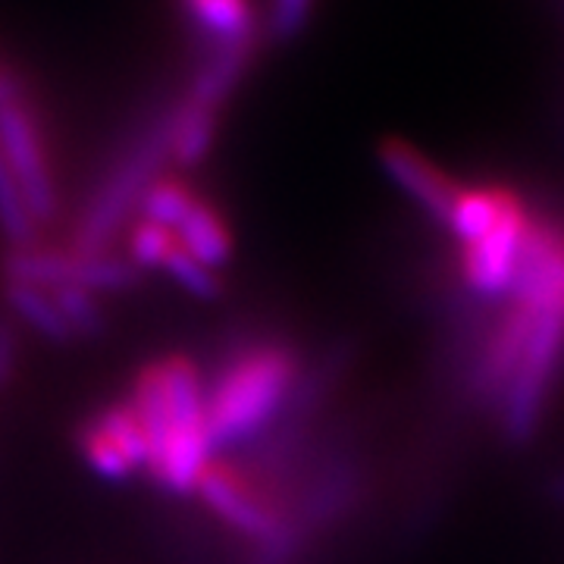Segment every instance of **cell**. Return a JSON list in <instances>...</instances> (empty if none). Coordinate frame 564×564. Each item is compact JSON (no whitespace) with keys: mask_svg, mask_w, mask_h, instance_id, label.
Segmentation results:
<instances>
[{"mask_svg":"<svg viewBox=\"0 0 564 564\" xmlns=\"http://www.w3.org/2000/svg\"><path fill=\"white\" fill-rule=\"evenodd\" d=\"M173 232H176V245H180L182 251L192 254L195 261L204 263V267L214 270V273H217L223 263L229 261V254H232L229 232H226V226H223L220 214H217L210 204H192V210L182 217V223Z\"/></svg>","mask_w":564,"mask_h":564,"instance_id":"cell-12","label":"cell"},{"mask_svg":"<svg viewBox=\"0 0 564 564\" xmlns=\"http://www.w3.org/2000/svg\"><path fill=\"white\" fill-rule=\"evenodd\" d=\"M166 158H173V110L151 122L95 188L73 229V254L95 258L117 239L126 217L158 182Z\"/></svg>","mask_w":564,"mask_h":564,"instance_id":"cell-2","label":"cell"},{"mask_svg":"<svg viewBox=\"0 0 564 564\" xmlns=\"http://www.w3.org/2000/svg\"><path fill=\"white\" fill-rule=\"evenodd\" d=\"M364 489H367V464L361 455L351 445H333L304 477L289 514L314 540L323 530L343 524L361 502Z\"/></svg>","mask_w":564,"mask_h":564,"instance_id":"cell-4","label":"cell"},{"mask_svg":"<svg viewBox=\"0 0 564 564\" xmlns=\"http://www.w3.org/2000/svg\"><path fill=\"white\" fill-rule=\"evenodd\" d=\"M0 154L22 188V198L29 204L35 223L51 220L57 210V195L47 173L44 144H41V132L32 113L22 107L17 95L0 104Z\"/></svg>","mask_w":564,"mask_h":564,"instance_id":"cell-7","label":"cell"},{"mask_svg":"<svg viewBox=\"0 0 564 564\" xmlns=\"http://www.w3.org/2000/svg\"><path fill=\"white\" fill-rule=\"evenodd\" d=\"M51 299L57 304V311H61L63 323H66L73 339H98L107 329L101 304L95 302L91 292H85L79 285H63V289L51 292Z\"/></svg>","mask_w":564,"mask_h":564,"instance_id":"cell-18","label":"cell"},{"mask_svg":"<svg viewBox=\"0 0 564 564\" xmlns=\"http://www.w3.org/2000/svg\"><path fill=\"white\" fill-rule=\"evenodd\" d=\"M176 248V239H173V232L170 229H161V226H154V223H141L139 229L132 232V245H129V251H132V263L135 267H163L166 261V254Z\"/></svg>","mask_w":564,"mask_h":564,"instance_id":"cell-22","label":"cell"},{"mask_svg":"<svg viewBox=\"0 0 564 564\" xmlns=\"http://www.w3.org/2000/svg\"><path fill=\"white\" fill-rule=\"evenodd\" d=\"M163 270L180 282L185 292H192L195 299H217L220 295V280L214 270H207L204 263H198L192 254H185L180 245L166 254Z\"/></svg>","mask_w":564,"mask_h":564,"instance_id":"cell-21","label":"cell"},{"mask_svg":"<svg viewBox=\"0 0 564 564\" xmlns=\"http://www.w3.org/2000/svg\"><path fill=\"white\" fill-rule=\"evenodd\" d=\"M549 496H552L555 502L564 505V474H555V477L549 480Z\"/></svg>","mask_w":564,"mask_h":564,"instance_id":"cell-25","label":"cell"},{"mask_svg":"<svg viewBox=\"0 0 564 564\" xmlns=\"http://www.w3.org/2000/svg\"><path fill=\"white\" fill-rule=\"evenodd\" d=\"M79 445L85 462L91 464L104 480H126L132 474V464L122 458L120 452L113 448V443L104 436L101 430L95 423H85L79 433Z\"/></svg>","mask_w":564,"mask_h":564,"instance_id":"cell-20","label":"cell"},{"mask_svg":"<svg viewBox=\"0 0 564 564\" xmlns=\"http://www.w3.org/2000/svg\"><path fill=\"white\" fill-rule=\"evenodd\" d=\"M527 223H530V202L524 195H518L480 242L458 251L455 289L462 295H467L470 302L486 304V307L502 302L508 285H511V276H514V267H518Z\"/></svg>","mask_w":564,"mask_h":564,"instance_id":"cell-5","label":"cell"},{"mask_svg":"<svg viewBox=\"0 0 564 564\" xmlns=\"http://www.w3.org/2000/svg\"><path fill=\"white\" fill-rule=\"evenodd\" d=\"M170 404V443L154 462V477L170 492H195L204 470L210 467V440H207V392L195 364L170 358L158 364Z\"/></svg>","mask_w":564,"mask_h":564,"instance_id":"cell-3","label":"cell"},{"mask_svg":"<svg viewBox=\"0 0 564 564\" xmlns=\"http://www.w3.org/2000/svg\"><path fill=\"white\" fill-rule=\"evenodd\" d=\"M302 370V358L285 343H254L226 364L217 386L207 392V440L210 452L248 443L267 433L292 383Z\"/></svg>","mask_w":564,"mask_h":564,"instance_id":"cell-1","label":"cell"},{"mask_svg":"<svg viewBox=\"0 0 564 564\" xmlns=\"http://www.w3.org/2000/svg\"><path fill=\"white\" fill-rule=\"evenodd\" d=\"M311 3L314 0H270V10H267V32H270V39H295L304 29L307 17H311Z\"/></svg>","mask_w":564,"mask_h":564,"instance_id":"cell-23","label":"cell"},{"mask_svg":"<svg viewBox=\"0 0 564 564\" xmlns=\"http://www.w3.org/2000/svg\"><path fill=\"white\" fill-rule=\"evenodd\" d=\"M91 423H95L104 436L113 443V448L120 452L122 458L132 464V470L151 464V448H148V440H144V433H141L139 417L132 414V408H129V404L104 408L101 414H98Z\"/></svg>","mask_w":564,"mask_h":564,"instance_id":"cell-16","label":"cell"},{"mask_svg":"<svg viewBox=\"0 0 564 564\" xmlns=\"http://www.w3.org/2000/svg\"><path fill=\"white\" fill-rule=\"evenodd\" d=\"M35 217L29 210V204L22 198V188L13 180L10 166L0 154V232L10 239L13 251L17 248H32L35 242Z\"/></svg>","mask_w":564,"mask_h":564,"instance_id":"cell-17","label":"cell"},{"mask_svg":"<svg viewBox=\"0 0 564 564\" xmlns=\"http://www.w3.org/2000/svg\"><path fill=\"white\" fill-rule=\"evenodd\" d=\"M7 282L35 285L54 292L63 285H79L85 292H122L139 282V267L120 258H82V254H61V251H39V248H17L3 261Z\"/></svg>","mask_w":564,"mask_h":564,"instance_id":"cell-6","label":"cell"},{"mask_svg":"<svg viewBox=\"0 0 564 564\" xmlns=\"http://www.w3.org/2000/svg\"><path fill=\"white\" fill-rule=\"evenodd\" d=\"M7 304L20 314L22 321L29 323L35 333H41L51 343H69V329L63 323L57 304L51 299V292L35 289V285H20V282H7Z\"/></svg>","mask_w":564,"mask_h":564,"instance_id":"cell-15","label":"cell"},{"mask_svg":"<svg viewBox=\"0 0 564 564\" xmlns=\"http://www.w3.org/2000/svg\"><path fill=\"white\" fill-rule=\"evenodd\" d=\"M192 204H195V198H192V192L182 182L158 180L148 188V195L141 198L139 210L144 223H154V226L173 232L182 223V217L192 210Z\"/></svg>","mask_w":564,"mask_h":564,"instance_id":"cell-19","label":"cell"},{"mask_svg":"<svg viewBox=\"0 0 564 564\" xmlns=\"http://www.w3.org/2000/svg\"><path fill=\"white\" fill-rule=\"evenodd\" d=\"M217 132V110L185 101L173 110V158L182 166H195L207 158Z\"/></svg>","mask_w":564,"mask_h":564,"instance_id":"cell-14","label":"cell"},{"mask_svg":"<svg viewBox=\"0 0 564 564\" xmlns=\"http://www.w3.org/2000/svg\"><path fill=\"white\" fill-rule=\"evenodd\" d=\"M248 61H251V47H220V51H214L210 61L204 63L198 76L192 79L188 101L217 110L226 101V95L236 88V82L242 79Z\"/></svg>","mask_w":564,"mask_h":564,"instance_id":"cell-13","label":"cell"},{"mask_svg":"<svg viewBox=\"0 0 564 564\" xmlns=\"http://www.w3.org/2000/svg\"><path fill=\"white\" fill-rule=\"evenodd\" d=\"M188 20L220 47H251L254 41V10L251 0H180Z\"/></svg>","mask_w":564,"mask_h":564,"instance_id":"cell-11","label":"cell"},{"mask_svg":"<svg viewBox=\"0 0 564 564\" xmlns=\"http://www.w3.org/2000/svg\"><path fill=\"white\" fill-rule=\"evenodd\" d=\"M377 158H380L386 176L395 182L430 220L440 223V226L448 223L462 182L452 180L445 170H440L423 151H417L411 141L404 139L380 141Z\"/></svg>","mask_w":564,"mask_h":564,"instance_id":"cell-8","label":"cell"},{"mask_svg":"<svg viewBox=\"0 0 564 564\" xmlns=\"http://www.w3.org/2000/svg\"><path fill=\"white\" fill-rule=\"evenodd\" d=\"M13 95H17V88H13V82H10V79H7V76H3V73H0V104L10 101Z\"/></svg>","mask_w":564,"mask_h":564,"instance_id":"cell-26","label":"cell"},{"mask_svg":"<svg viewBox=\"0 0 564 564\" xmlns=\"http://www.w3.org/2000/svg\"><path fill=\"white\" fill-rule=\"evenodd\" d=\"M521 192L505 185V182H477V185H462L458 198L452 207V217L445 223L448 236L455 242L467 248V245L480 242L486 232L499 223L505 210Z\"/></svg>","mask_w":564,"mask_h":564,"instance_id":"cell-10","label":"cell"},{"mask_svg":"<svg viewBox=\"0 0 564 564\" xmlns=\"http://www.w3.org/2000/svg\"><path fill=\"white\" fill-rule=\"evenodd\" d=\"M198 492H202L204 502L210 505L226 524L232 527V530H239L251 543L263 540L273 527L280 524L282 511L270 508L254 489H248L242 480H236L223 467H207L204 470Z\"/></svg>","mask_w":564,"mask_h":564,"instance_id":"cell-9","label":"cell"},{"mask_svg":"<svg viewBox=\"0 0 564 564\" xmlns=\"http://www.w3.org/2000/svg\"><path fill=\"white\" fill-rule=\"evenodd\" d=\"M17 373V333L0 321V389Z\"/></svg>","mask_w":564,"mask_h":564,"instance_id":"cell-24","label":"cell"}]
</instances>
